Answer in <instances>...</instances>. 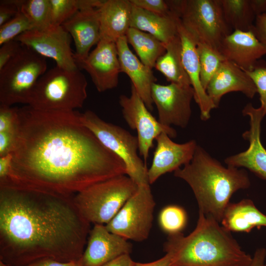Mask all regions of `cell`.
Segmentation results:
<instances>
[{
    "label": "cell",
    "mask_w": 266,
    "mask_h": 266,
    "mask_svg": "<svg viewBox=\"0 0 266 266\" xmlns=\"http://www.w3.org/2000/svg\"><path fill=\"white\" fill-rule=\"evenodd\" d=\"M116 45L122 72L129 76L132 85L148 109L152 110L154 103L151 89L153 84L157 81L152 69L144 65L132 52L126 36L118 39Z\"/></svg>",
    "instance_id": "22"
},
{
    "label": "cell",
    "mask_w": 266,
    "mask_h": 266,
    "mask_svg": "<svg viewBox=\"0 0 266 266\" xmlns=\"http://www.w3.org/2000/svg\"><path fill=\"white\" fill-rule=\"evenodd\" d=\"M252 30L257 38L266 45V13L256 17Z\"/></svg>",
    "instance_id": "40"
},
{
    "label": "cell",
    "mask_w": 266,
    "mask_h": 266,
    "mask_svg": "<svg viewBox=\"0 0 266 266\" xmlns=\"http://www.w3.org/2000/svg\"><path fill=\"white\" fill-rule=\"evenodd\" d=\"M18 107L0 104V133L17 134Z\"/></svg>",
    "instance_id": "35"
},
{
    "label": "cell",
    "mask_w": 266,
    "mask_h": 266,
    "mask_svg": "<svg viewBox=\"0 0 266 266\" xmlns=\"http://www.w3.org/2000/svg\"><path fill=\"white\" fill-rule=\"evenodd\" d=\"M102 0H49L50 17L52 26H62L78 11L98 8Z\"/></svg>",
    "instance_id": "29"
},
{
    "label": "cell",
    "mask_w": 266,
    "mask_h": 266,
    "mask_svg": "<svg viewBox=\"0 0 266 266\" xmlns=\"http://www.w3.org/2000/svg\"><path fill=\"white\" fill-rule=\"evenodd\" d=\"M250 2L256 17L266 13V0H250Z\"/></svg>",
    "instance_id": "45"
},
{
    "label": "cell",
    "mask_w": 266,
    "mask_h": 266,
    "mask_svg": "<svg viewBox=\"0 0 266 266\" xmlns=\"http://www.w3.org/2000/svg\"><path fill=\"white\" fill-rule=\"evenodd\" d=\"M264 266H266V263H265Z\"/></svg>",
    "instance_id": "46"
},
{
    "label": "cell",
    "mask_w": 266,
    "mask_h": 266,
    "mask_svg": "<svg viewBox=\"0 0 266 266\" xmlns=\"http://www.w3.org/2000/svg\"><path fill=\"white\" fill-rule=\"evenodd\" d=\"M166 46V51L157 60L155 67L170 83L191 86L182 59V47L178 35Z\"/></svg>",
    "instance_id": "26"
},
{
    "label": "cell",
    "mask_w": 266,
    "mask_h": 266,
    "mask_svg": "<svg viewBox=\"0 0 266 266\" xmlns=\"http://www.w3.org/2000/svg\"><path fill=\"white\" fill-rule=\"evenodd\" d=\"M33 29V27L30 21L19 10L13 18L0 26V45Z\"/></svg>",
    "instance_id": "33"
},
{
    "label": "cell",
    "mask_w": 266,
    "mask_h": 266,
    "mask_svg": "<svg viewBox=\"0 0 266 266\" xmlns=\"http://www.w3.org/2000/svg\"><path fill=\"white\" fill-rule=\"evenodd\" d=\"M19 9L28 19L33 29H42L51 25L49 0H18Z\"/></svg>",
    "instance_id": "31"
},
{
    "label": "cell",
    "mask_w": 266,
    "mask_h": 266,
    "mask_svg": "<svg viewBox=\"0 0 266 266\" xmlns=\"http://www.w3.org/2000/svg\"><path fill=\"white\" fill-rule=\"evenodd\" d=\"M225 19L233 30H252L256 18L250 0H220Z\"/></svg>",
    "instance_id": "28"
},
{
    "label": "cell",
    "mask_w": 266,
    "mask_h": 266,
    "mask_svg": "<svg viewBox=\"0 0 266 266\" xmlns=\"http://www.w3.org/2000/svg\"><path fill=\"white\" fill-rule=\"evenodd\" d=\"M78 68L90 75L96 89L103 92L116 88L122 72L116 43L100 39Z\"/></svg>",
    "instance_id": "14"
},
{
    "label": "cell",
    "mask_w": 266,
    "mask_h": 266,
    "mask_svg": "<svg viewBox=\"0 0 266 266\" xmlns=\"http://www.w3.org/2000/svg\"><path fill=\"white\" fill-rule=\"evenodd\" d=\"M200 67V79L206 91L210 80L225 60L219 51L201 42L197 43Z\"/></svg>",
    "instance_id": "30"
},
{
    "label": "cell",
    "mask_w": 266,
    "mask_h": 266,
    "mask_svg": "<svg viewBox=\"0 0 266 266\" xmlns=\"http://www.w3.org/2000/svg\"><path fill=\"white\" fill-rule=\"evenodd\" d=\"M174 172L192 189L199 212L220 223L233 195L250 185L244 169L224 166L198 145L191 161Z\"/></svg>",
    "instance_id": "4"
},
{
    "label": "cell",
    "mask_w": 266,
    "mask_h": 266,
    "mask_svg": "<svg viewBox=\"0 0 266 266\" xmlns=\"http://www.w3.org/2000/svg\"><path fill=\"white\" fill-rule=\"evenodd\" d=\"M73 196L0 186V261L25 266L43 258L81 259L91 224Z\"/></svg>",
    "instance_id": "2"
},
{
    "label": "cell",
    "mask_w": 266,
    "mask_h": 266,
    "mask_svg": "<svg viewBox=\"0 0 266 266\" xmlns=\"http://www.w3.org/2000/svg\"><path fill=\"white\" fill-rule=\"evenodd\" d=\"M46 58L23 45L0 70V104H28L39 78L46 71Z\"/></svg>",
    "instance_id": "7"
},
{
    "label": "cell",
    "mask_w": 266,
    "mask_h": 266,
    "mask_svg": "<svg viewBox=\"0 0 266 266\" xmlns=\"http://www.w3.org/2000/svg\"><path fill=\"white\" fill-rule=\"evenodd\" d=\"M138 186L128 175H119L86 188L75 194L73 200L88 222L105 225L134 194Z\"/></svg>",
    "instance_id": "6"
},
{
    "label": "cell",
    "mask_w": 266,
    "mask_h": 266,
    "mask_svg": "<svg viewBox=\"0 0 266 266\" xmlns=\"http://www.w3.org/2000/svg\"><path fill=\"white\" fill-rule=\"evenodd\" d=\"M171 257L168 253L161 258L147 263H136L133 266H170Z\"/></svg>",
    "instance_id": "44"
},
{
    "label": "cell",
    "mask_w": 266,
    "mask_h": 266,
    "mask_svg": "<svg viewBox=\"0 0 266 266\" xmlns=\"http://www.w3.org/2000/svg\"><path fill=\"white\" fill-rule=\"evenodd\" d=\"M155 205L150 185H139L105 226L111 233L127 240L143 241L147 239L152 229Z\"/></svg>",
    "instance_id": "10"
},
{
    "label": "cell",
    "mask_w": 266,
    "mask_h": 266,
    "mask_svg": "<svg viewBox=\"0 0 266 266\" xmlns=\"http://www.w3.org/2000/svg\"><path fill=\"white\" fill-rule=\"evenodd\" d=\"M218 51L225 60L243 70L251 71L259 59L266 55V45L253 30H234L223 40Z\"/></svg>",
    "instance_id": "18"
},
{
    "label": "cell",
    "mask_w": 266,
    "mask_h": 266,
    "mask_svg": "<svg viewBox=\"0 0 266 266\" xmlns=\"http://www.w3.org/2000/svg\"><path fill=\"white\" fill-rule=\"evenodd\" d=\"M132 8L130 0H103L97 8L100 39L116 43L126 36L130 28Z\"/></svg>",
    "instance_id": "23"
},
{
    "label": "cell",
    "mask_w": 266,
    "mask_h": 266,
    "mask_svg": "<svg viewBox=\"0 0 266 266\" xmlns=\"http://www.w3.org/2000/svg\"><path fill=\"white\" fill-rule=\"evenodd\" d=\"M62 26L73 39L75 47L74 58L78 65L88 57L92 47L100 39L97 8L80 10Z\"/></svg>",
    "instance_id": "19"
},
{
    "label": "cell",
    "mask_w": 266,
    "mask_h": 266,
    "mask_svg": "<svg viewBox=\"0 0 266 266\" xmlns=\"http://www.w3.org/2000/svg\"><path fill=\"white\" fill-rule=\"evenodd\" d=\"M178 30L182 47V59L185 70L189 77L194 91V98L200 112V118L206 121L210 117V112L216 108L206 91L203 88L200 79V67L197 49V41L193 34L182 25L179 20Z\"/></svg>",
    "instance_id": "21"
},
{
    "label": "cell",
    "mask_w": 266,
    "mask_h": 266,
    "mask_svg": "<svg viewBox=\"0 0 266 266\" xmlns=\"http://www.w3.org/2000/svg\"><path fill=\"white\" fill-rule=\"evenodd\" d=\"M157 145L151 165L148 169L149 184L167 172L175 171L189 163L192 159L197 147L196 141L191 140L184 143H177L165 133L156 139Z\"/></svg>",
    "instance_id": "17"
},
{
    "label": "cell",
    "mask_w": 266,
    "mask_h": 266,
    "mask_svg": "<svg viewBox=\"0 0 266 266\" xmlns=\"http://www.w3.org/2000/svg\"><path fill=\"white\" fill-rule=\"evenodd\" d=\"M266 258V249L259 248L255 251L252 256V261L248 266H264Z\"/></svg>",
    "instance_id": "43"
},
{
    "label": "cell",
    "mask_w": 266,
    "mask_h": 266,
    "mask_svg": "<svg viewBox=\"0 0 266 266\" xmlns=\"http://www.w3.org/2000/svg\"><path fill=\"white\" fill-rule=\"evenodd\" d=\"M164 248L170 266H248L252 261L231 232L201 212L190 234L168 235Z\"/></svg>",
    "instance_id": "3"
},
{
    "label": "cell",
    "mask_w": 266,
    "mask_h": 266,
    "mask_svg": "<svg viewBox=\"0 0 266 266\" xmlns=\"http://www.w3.org/2000/svg\"><path fill=\"white\" fill-rule=\"evenodd\" d=\"M87 81L80 69L56 66L38 80L28 105L43 111H74L87 98Z\"/></svg>",
    "instance_id": "5"
},
{
    "label": "cell",
    "mask_w": 266,
    "mask_h": 266,
    "mask_svg": "<svg viewBox=\"0 0 266 266\" xmlns=\"http://www.w3.org/2000/svg\"><path fill=\"white\" fill-rule=\"evenodd\" d=\"M220 224L230 232L248 233L255 228L266 227V215L252 200L243 199L229 203Z\"/></svg>",
    "instance_id": "24"
},
{
    "label": "cell",
    "mask_w": 266,
    "mask_h": 266,
    "mask_svg": "<svg viewBox=\"0 0 266 266\" xmlns=\"http://www.w3.org/2000/svg\"><path fill=\"white\" fill-rule=\"evenodd\" d=\"M245 71V70H244ZM253 80L260 95L261 106L259 110L266 114V63L259 60L251 71H245Z\"/></svg>",
    "instance_id": "34"
},
{
    "label": "cell",
    "mask_w": 266,
    "mask_h": 266,
    "mask_svg": "<svg viewBox=\"0 0 266 266\" xmlns=\"http://www.w3.org/2000/svg\"><path fill=\"white\" fill-rule=\"evenodd\" d=\"M80 118L83 124L102 145L122 160L127 175L138 186L149 184L148 168L138 154L137 136L119 126L104 121L91 110L80 113Z\"/></svg>",
    "instance_id": "8"
},
{
    "label": "cell",
    "mask_w": 266,
    "mask_h": 266,
    "mask_svg": "<svg viewBox=\"0 0 266 266\" xmlns=\"http://www.w3.org/2000/svg\"><path fill=\"white\" fill-rule=\"evenodd\" d=\"M217 108L222 97L232 92H241L249 98L257 93L253 80L247 73L233 63L224 60L209 82L206 89Z\"/></svg>",
    "instance_id": "20"
},
{
    "label": "cell",
    "mask_w": 266,
    "mask_h": 266,
    "mask_svg": "<svg viewBox=\"0 0 266 266\" xmlns=\"http://www.w3.org/2000/svg\"><path fill=\"white\" fill-rule=\"evenodd\" d=\"M11 168L0 186L73 196L96 183L126 175L122 160L80 120L76 111L18 107Z\"/></svg>",
    "instance_id": "1"
},
{
    "label": "cell",
    "mask_w": 266,
    "mask_h": 266,
    "mask_svg": "<svg viewBox=\"0 0 266 266\" xmlns=\"http://www.w3.org/2000/svg\"><path fill=\"white\" fill-rule=\"evenodd\" d=\"M119 102L125 121L137 133L139 153L145 161L149 157L154 140L159 135L165 133L171 138L176 137L174 129L162 125L152 115L132 85L131 95H121Z\"/></svg>",
    "instance_id": "11"
},
{
    "label": "cell",
    "mask_w": 266,
    "mask_h": 266,
    "mask_svg": "<svg viewBox=\"0 0 266 266\" xmlns=\"http://www.w3.org/2000/svg\"><path fill=\"white\" fill-rule=\"evenodd\" d=\"M14 39L45 58L53 59L59 67L67 70L79 68L71 48V36L62 26L33 29Z\"/></svg>",
    "instance_id": "12"
},
{
    "label": "cell",
    "mask_w": 266,
    "mask_h": 266,
    "mask_svg": "<svg viewBox=\"0 0 266 266\" xmlns=\"http://www.w3.org/2000/svg\"><path fill=\"white\" fill-rule=\"evenodd\" d=\"M12 153L0 157V182L8 177L11 168Z\"/></svg>",
    "instance_id": "41"
},
{
    "label": "cell",
    "mask_w": 266,
    "mask_h": 266,
    "mask_svg": "<svg viewBox=\"0 0 266 266\" xmlns=\"http://www.w3.org/2000/svg\"><path fill=\"white\" fill-rule=\"evenodd\" d=\"M179 20L156 14L133 5L130 28L147 33L166 45L178 35Z\"/></svg>",
    "instance_id": "25"
},
{
    "label": "cell",
    "mask_w": 266,
    "mask_h": 266,
    "mask_svg": "<svg viewBox=\"0 0 266 266\" xmlns=\"http://www.w3.org/2000/svg\"><path fill=\"white\" fill-rule=\"evenodd\" d=\"M132 244L111 233L105 225L94 224L91 229L83 255L82 266H101L124 254H130Z\"/></svg>",
    "instance_id": "16"
},
{
    "label": "cell",
    "mask_w": 266,
    "mask_h": 266,
    "mask_svg": "<svg viewBox=\"0 0 266 266\" xmlns=\"http://www.w3.org/2000/svg\"><path fill=\"white\" fill-rule=\"evenodd\" d=\"M22 45L15 40L8 41L0 48V70L18 52Z\"/></svg>",
    "instance_id": "37"
},
{
    "label": "cell",
    "mask_w": 266,
    "mask_h": 266,
    "mask_svg": "<svg viewBox=\"0 0 266 266\" xmlns=\"http://www.w3.org/2000/svg\"><path fill=\"white\" fill-rule=\"evenodd\" d=\"M242 113L250 117V128L242 134L243 137L249 142V146L246 150L227 157L225 162L229 166L246 168L266 180V149L260 137L261 123L265 116L251 103L244 107Z\"/></svg>",
    "instance_id": "15"
},
{
    "label": "cell",
    "mask_w": 266,
    "mask_h": 266,
    "mask_svg": "<svg viewBox=\"0 0 266 266\" xmlns=\"http://www.w3.org/2000/svg\"><path fill=\"white\" fill-rule=\"evenodd\" d=\"M151 97L158 110L160 123L169 127H187L192 114L191 101L194 98L191 86L155 83L152 87Z\"/></svg>",
    "instance_id": "13"
},
{
    "label": "cell",
    "mask_w": 266,
    "mask_h": 266,
    "mask_svg": "<svg viewBox=\"0 0 266 266\" xmlns=\"http://www.w3.org/2000/svg\"><path fill=\"white\" fill-rule=\"evenodd\" d=\"M130 1L133 5L155 14L179 18L172 12L168 0H130Z\"/></svg>",
    "instance_id": "36"
},
{
    "label": "cell",
    "mask_w": 266,
    "mask_h": 266,
    "mask_svg": "<svg viewBox=\"0 0 266 266\" xmlns=\"http://www.w3.org/2000/svg\"><path fill=\"white\" fill-rule=\"evenodd\" d=\"M187 214L185 209L177 205H169L160 211L158 222L161 229L168 235L180 233L187 223Z\"/></svg>",
    "instance_id": "32"
},
{
    "label": "cell",
    "mask_w": 266,
    "mask_h": 266,
    "mask_svg": "<svg viewBox=\"0 0 266 266\" xmlns=\"http://www.w3.org/2000/svg\"><path fill=\"white\" fill-rule=\"evenodd\" d=\"M126 36L140 61L152 69L158 58L166 51V45L147 33L130 28Z\"/></svg>",
    "instance_id": "27"
},
{
    "label": "cell",
    "mask_w": 266,
    "mask_h": 266,
    "mask_svg": "<svg viewBox=\"0 0 266 266\" xmlns=\"http://www.w3.org/2000/svg\"><path fill=\"white\" fill-rule=\"evenodd\" d=\"M19 10L18 0H0V26L13 18Z\"/></svg>",
    "instance_id": "38"
},
{
    "label": "cell",
    "mask_w": 266,
    "mask_h": 266,
    "mask_svg": "<svg viewBox=\"0 0 266 266\" xmlns=\"http://www.w3.org/2000/svg\"><path fill=\"white\" fill-rule=\"evenodd\" d=\"M180 20L198 42L217 50L233 31L225 19L220 0H183Z\"/></svg>",
    "instance_id": "9"
},
{
    "label": "cell",
    "mask_w": 266,
    "mask_h": 266,
    "mask_svg": "<svg viewBox=\"0 0 266 266\" xmlns=\"http://www.w3.org/2000/svg\"><path fill=\"white\" fill-rule=\"evenodd\" d=\"M25 266H82L81 259L76 261L61 262L50 258H43Z\"/></svg>",
    "instance_id": "39"
},
{
    "label": "cell",
    "mask_w": 266,
    "mask_h": 266,
    "mask_svg": "<svg viewBox=\"0 0 266 266\" xmlns=\"http://www.w3.org/2000/svg\"><path fill=\"white\" fill-rule=\"evenodd\" d=\"M135 262L131 258L130 254L121 255L101 266H133Z\"/></svg>",
    "instance_id": "42"
}]
</instances>
